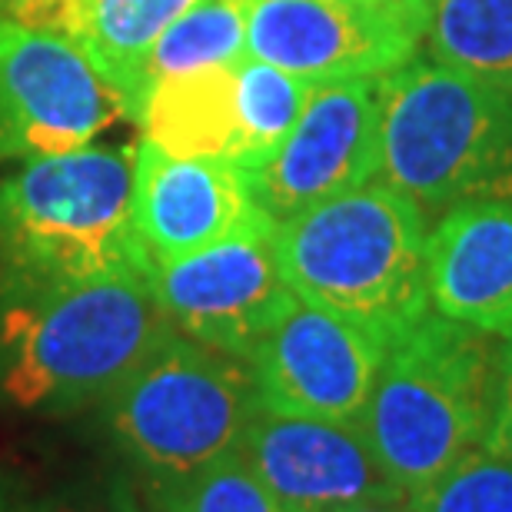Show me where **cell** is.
<instances>
[{
    "instance_id": "obj_15",
    "label": "cell",
    "mask_w": 512,
    "mask_h": 512,
    "mask_svg": "<svg viewBox=\"0 0 512 512\" xmlns=\"http://www.w3.org/2000/svg\"><path fill=\"white\" fill-rule=\"evenodd\" d=\"M200 0H54L34 27L67 37L133 110L137 77L150 47Z\"/></svg>"
},
{
    "instance_id": "obj_12",
    "label": "cell",
    "mask_w": 512,
    "mask_h": 512,
    "mask_svg": "<svg viewBox=\"0 0 512 512\" xmlns=\"http://www.w3.org/2000/svg\"><path fill=\"white\" fill-rule=\"evenodd\" d=\"M240 456L283 512H340L409 503L356 423L276 416L260 409Z\"/></svg>"
},
{
    "instance_id": "obj_18",
    "label": "cell",
    "mask_w": 512,
    "mask_h": 512,
    "mask_svg": "<svg viewBox=\"0 0 512 512\" xmlns=\"http://www.w3.org/2000/svg\"><path fill=\"white\" fill-rule=\"evenodd\" d=\"M426 57L512 94V0H433Z\"/></svg>"
},
{
    "instance_id": "obj_19",
    "label": "cell",
    "mask_w": 512,
    "mask_h": 512,
    "mask_svg": "<svg viewBox=\"0 0 512 512\" xmlns=\"http://www.w3.org/2000/svg\"><path fill=\"white\" fill-rule=\"evenodd\" d=\"M233 70H237V117H240V140L233 163L250 173L256 167H263L276 153V147L286 140V133L296 127V120H300L316 84L253 57L237 60Z\"/></svg>"
},
{
    "instance_id": "obj_7",
    "label": "cell",
    "mask_w": 512,
    "mask_h": 512,
    "mask_svg": "<svg viewBox=\"0 0 512 512\" xmlns=\"http://www.w3.org/2000/svg\"><path fill=\"white\" fill-rule=\"evenodd\" d=\"M433 0H256L247 57L313 84L386 77L426 40Z\"/></svg>"
},
{
    "instance_id": "obj_22",
    "label": "cell",
    "mask_w": 512,
    "mask_h": 512,
    "mask_svg": "<svg viewBox=\"0 0 512 512\" xmlns=\"http://www.w3.org/2000/svg\"><path fill=\"white\" fill-rule=\"evenodd\" d=\"M486 446L503 456H512V336L503 340V350H499L496 413H493V426H489Z\"/></svg>"
},
{
    "instance_id": "obj_2",
    "label": "cell",
    "mask_w": 512,
    "mask_h": 512,
    "mask_svg": "<svg viewBox=\"0 0 512 512\" xmlns=\"http://www.w3.org/2000/svg\"><path fill=\"white\" fill-rule=\"evenodd\" d=\"M426 240L423 210L373 180L276 223V260L296 300L389 346L433 306Z\"/></svg>"
},
{
    "instance_id": "obj_4",
    "label": "cell",
    "mask_w": 512,
    "mask_h": 512,
    "mask_svg": "<svg viewBox=\"0 0 512 512\" xmlns=\"http://www.w3.org/2000/svg\"><path fill=\"white\" fill-rule=\"evenodd\" d=\"M503 340L426 313L386 346L373 396L356 419L389 479L406 496L486 446L496 413Z\"/></svg>"
},
{
    "instance_id": "obj_24",
    "label": "cell",
    "mask_w": 512,
    "mask_h": 512,
    "mask_svg": "<svg viewBox=\"0 0 512 512\" xmlns=\"http://www.w3.org/2000/svg\"><path fill=\"white\" fill-rule=\"evenodd\" d=\"M340 512H413L409 503H363V506H350V509H340Z\"/></svg>"
},
{
    "instance_id": "obj_9",
    "label": "cell",
    "mask_w": 512,
    "mask_h": 512,
    "mask_svg": "<svg viewBox=\"0 0 512 512\" xmlns=\"http://www.w3.org/2000/svg\"><path fill=\"white\" fill-rule=\"evenodd\" d=\"M153 293L183 336L250 360L296 296L276 260V223L150 266Z\"/></svg>"
},
{
    "instance_id": "obj_25",
    "label": "cell",
    "mask_w": 512,
    "mask_h": 512,
    "mask_svg": "<svg viewBox=\"0 0 512 512\" xmlns=\"http://www.w3.org/2000/svg\"><path fill=\"white\" fill-rule=\"evenodd\" d=\"M30 512H100V509H80V506H47V509H30Z\"/></svg>"
},
{
    "instance_id": "obj_6",
    "label": "cell",
    "mask_w": 512,
    "mask_h": 512,
    "mask_svg": "<svg viewBox=\"0 0 512 512\" xmlns=\"http://www.w3.org/2000/svg\"><path fill=\"white\" fill-rule=\"evenodd\" d=\"M260 409L247 360L180 330L107 399L117 443L167 483L237 453Z\"/></svg>"
},
{
    "instance_id": "obj_8",
    "label": "cell",
    "mask_w": 512,
    "mask_h": 512,
    "mask_svg": "<svg viewBox=\"0 0 512 512\" xmlns=\"http://www.w3.org/2000/svg\"><path fill=\"white\" fill-rule=\"evenodd\" d=\"M120 117L114 87L67 37L0 24V163L87 147Z\"/></svg>"
},
{
    "instance_id": "obj_14",
    "label": "cell",
    "mask_w": 512,
    "mask_h": 512,
    "mask_svg": "<svg viewBox=\"0 0 512 512\" xmlns=\"http://www.w3.org/2000/svg\"><path fill=\"white\" fill-rule=\"evenodd\" d=\"M429 303L479 333L512 336V200H479L436 217L426 240Z\"/></svg>"
},
{
    "instance_id": "obj_1",
    "label": "cell",
    "mask_w": 512,
    "mask_h": 512,
    "mask_svg": "<svg viewBox=\"0 0 512 512\" xmlns=\"http://www.w3.org/2000/svg\"><path fill=\"white\" fill-rule=\"evenodd\" d=\"M173 330L150 270L0 296V393L37 413L107 403Z\"/></svg>"
},
{
    "instance_id": "obj_21",
    "label": "cell",
    "mask_w": 512,
    "mask_h": 512,
    "mask_svg": "<svg viewBox=\"0 0 512 512\" xmlns=\"http://www.w3.org/2000/svg\"><path fill=\"white\" fill-rule=\"evenodd\" d=\"M167 512H283L276 506L247 459L237 453L173 479L167 489Z\"/></svg>"
},
{
    "instance_id": "obj_23",
    "label": "cell",
    "mask_w": 512,
    "mask_h": 512,
    "mask_svg": "<svg viewBox=\"0 0 512 512\" xmlns=\"http://www.w3.org/2000/svg\"><path fill=\"white\" fill-rule=\"evenodd\" d=\"M54 0H0V24L34 27Z\"/></svg>"
},
{
    "instance_id": "obj_16",
    "label": "cell",
    "mask_w": 512,
    "mask_h": 512,
    "mask_svg": "<svg viewBox=\"0 0 512 512\" xmlns=\"http://www.w3.org/2000/svg\"><path fill=\"white\" fill-rule=\"evenodd\" d=\"M233 67L237 64H223L153 84L133 120L143 130L140 140L173 157L233 163L240 140L237 70Z\"/></svg>"
},
{
    "instance_id": "obj_13",
    "label": "cell",
    "mask_w": 512,
    "mask_h": 512,
    "mask_svg": "<svg viewBox=\"0 0 512 512\" xmlns=\"http://www.w3.org/2000/svg\"><path fill=\"white\" fill-rule=\"evenodd\" d=\"M273 223L256 207L247 170L230 160H197L137 143L133 227L153 263L200 253L237 233Z\"/></svg>"
},
{
    "instance_id": "obj_3",
    "label": "cell",
    "mask_w": 512,
    "mask_h": 512,
    "mask_svg": "<svg viewBox=\"0 0 512 512\" xmlns=\"http://www.w3.org/2000/svg\"><path fill=\"white\" fill-rule=\"evenodd\" d=\"M137 147H87L0 180V296L150 270L133 227Z\"/></svg>"
},
{
    "instance_id": "obj_5",
    "label": "cell",
    "mask_w": 512,
    "mask_h": 512,
    "mask_svg": "<svg viewBox=\"0 0 512 512\" xmlns=\"http://www.w3.org/2000/svg\"><path fill=\"white\" fill-rule=\"evenodd\" d=\"M376 180L423 217L512 200V94L429 57L380 80Z\"/></svg>"
},
{
    "instance_id": "obj_17",
    "label": "cell",
    "mask_w": 512,
    "mask_h": 512,
    "mask_svg": "<svg viewBox=\"0 0 512 512\" xmlns=\"http://www.w3.org/2000/svg\"><path fill=\"white\" fill-rule=\"evenodd\" d=\"M256 0H200L190 7L177 24H170L150 47L143 70L137 77L130 120H137V110L147 97V90L160 80L187 77L197 70L237 64L247 57V30Z\"/></svg>"
},
{
    "instance_id": "obj_20",
    "label": "cell",
    "mask_w": 512,
    "mask_h": 512,
    "mask_svg": "<svg viewBox=\"0 0 512 512\" xmlns=\"http://www.w3.org/2000/svg\"><path fill=\"white\" fill-rule=\"evenodd\" d=\"M413 512H512V456L469 449L433 483L409 496Z\"/></svg>"
},
{
    "instance_id": "obj_11",
    "label": "cell",
    "mask_w": 512,
    "mask_h": 512,
    "mask_svg": "<svg viewBox=\"0 0 512 512\" xmlns=\"http://www.w3.org/2000/svg\"><path fill=\"white\" fill-rule=\"evenodd\" d=\"M383 360L386 346L376 336L320 306L293 300L247 363L266 413L356 423Z\"/></svg>"
},
{
    "instance_id": "obj_10",
    "label": "cell",
    "mask_w": 512,
    "mask_h": 512,
    "mask_svg": "<svg viewBox=\"0 0 512 512\" xmlns=\"http://www.w3.org/2000/svg\"><path fill=\"white\" fill-rule=\"evenodd\" d=\"M380 80L353 77L316 84L273 157L247 173L256 207L273 223L376 180Z\"/></svg>"
}]
</instances>
